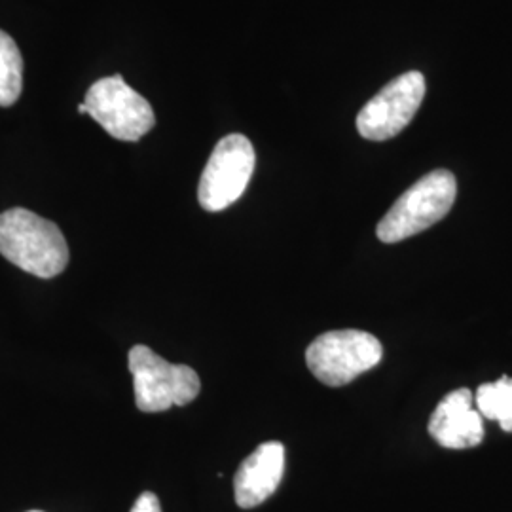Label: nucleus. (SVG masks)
<instances>
[{"instance_id": "nucleus-1", "label": "nucleus", "mask_w": 512, "mask_h": 512, "mask_svg": "<svg viewBox=\"0 0 512 512\" xmlns=\"http://www.w3.org/2000/svg\"><path fill=\"white\" fill-rule=\"evenodd\" d=\"M0 255L27 274L52 279L69 264V245L59 226L29 209L0 215Z\"/></svg>"}, {"instance_id": "nucleus-2", "label": "nucleus", "mask_w": 512, "mask_h": 512, "mask_svg": "<svg viewBox=\"0 0 512 512\" xmlns=\"http://www.w3.org/2000/svg\"><path fill=\"white\" fill-rule=\"evenodd\" d=\"M458 196L454 173L435 169L412 184L380 220L376 234L384 243L412 238L444 219Z\"/></svg>"}, {"instance_id": "nucleus-3", "label": "nucleus", "mask_w": 512, "mask_h": 512, "mask_svg": "<svg viewBox=\"0 0 512 512\" xmlns=\"http://www.w3.org/2000/svg\"><path fill=\"white\" fill-rule=\"evenodd\" d=\"M129 372L133 374L135 404L141 412H165L173 406L192 403L202 382L194 368L167 363L147 346L129 349Z\"/></svg>"}, {"instance_id": "nucleus-4", "label": "nucleus", "mask_w": 512, "mask_h": 512, "mask_svg": "<svg viewBox=\"0 0 512 512\" xmlns=\"http://www.w3.org/2000/svg\"><path fill=\"white\" fill-rule=\"evenodd\" d=\"M384 348L376 336L365 330H330L317 336L306 351L311 374L330 387L353 382L378 365Z\"/></svg>"}, {"instance_id": "nucleus-5", "label": "nucleus", "mask_w": 512, "mask_h": 512, "mask_svg": "<svg viewBox=\"0 0 512 512\" xmlns=\"http://www.w3.org/2000/svg\"><path fill=\"white\" fill-rule=\"evenodd\" d=\"M84 103L93 120L118 141H139L156 124L150 103L120 74L97 80L86 93Z\"/></svg>"}, {"instance_id": "nucleus-6", "label": "nucleus", "mask_w": 512, "mask_h": 512, "mask_svg": "<svg viewBox=\"0 0 512 512\" xmlns=\"http://www.w3.org/2000/svg\"><path fill=\"white\" fill-rule=\"evenodd\" d=\"M255 148L245 135L220 139L203 169L198 200L205 211L219 213L238 202L255 171Z\"/></svg>"}, {"instance_id": "nucleus-7", "label": "nucleus", "mask_w": 512, "mask_h": 512, "mask_svg": "<svg viewBox=\"0 0 512 512\" xmlns=\"http://www.w3.org/2000/svg\"><path fill=\"white\" fill-rule=\"evenodd\" d=\"M425 97V78L418 71L391 80L357 116V129L368 141H387L399 135L416 116Z\"/></svg>"}, {"instance_id": "nucleus-8", "label": "nucleus", "mask_w": 512, "mask_h": 512, "mask_svg": "<svg viewBox=\"0 0 512 512\" xmlns=\"http://www.w3.org/2000/svg\"><path fill=\"white\" fill-rule=\"evenodd\" d=\"M473 393L469 389H456L440 401L429 420V435L442 448L465 450L475 448L484 439V423L480 412L473 406Z\"/></svg>"}, {"instance_id": "nucleus-9", "label": "nucleus", "mask_w": 512, "mask_h": 512, "mask_svg": "<svg viewBox=\"0 0 512 512\" xmlns=\"http://www.w3.org/2000/svg\"><path fill=\"white\" fill-rule=\"evenodd\" d=\"M285 473V446L264 442L239 465L234 478L236 503L241 509H255L275 494Z\"/></svg>"}, {"instance_id": "nucleus-10", "label": "nucleus", "mask_w": 512, "mask_h": 512, "mask_svg": "<svg viewBox=\"0 0 512 512\" xmlns=\"http://www.w3.org/2000/svg\"><path fill=\"white\" fill-rule=\"evenodd\" d=\"M475 401L482 418L497 421L503 431L512 433V378L503 376L494 384L480 385Z\"/></svg>"}, {"instance_id": "nucleus-11", "label": "nucleus", "mask_w": 512, "mask_h": 512, "mask_svg": "<svg viewBox=\"0 0 512 512\" xmlns=\"http://www.w3.org/2000/svg\"><path fill=\"white\" fill-rule=\"evenodd\" d=\"M23 90V57L16 40L0 31V107H12Z\"/></svg>"}, {"instance_id": "nucleus-12", "label": "nucleus", "mask_w": 512, "mask_h": 512, "mask_svg": "<svg viewBox=\"0 0 512 512\" xmlns=\"http://www.w3.org/2000/svg\"><path fill=\"white\" fill-rule=\"evenodd\" d=\"M131 512H162L158 495L152 494V492L139 495V499L131 507Z\"/></svg>"}, {"instance_id": "nucleus-13", "label": "nucleus", "mask_w": 512, "mask_h": 512, "mask_svg": "<svg viewBox=\"0 0 512 512\" xmlns=\"http://www.w3.org/2000/svg\"><path fill=\"white\" fill-rule=\"evenodd\" d=\"M78 112H80V114H88V107H86V103H80V105H78Z\"/></svg>"}, {"instance_id": "nucleus-14", "label": "nucleus", "mask_w": 512, "mask_h": 512, "mask_svg": "<svg viewBox=\"0 0 512 512\" xmlns=\"http://www.w3.org/2000/svg\"><path fill=\"white\" fill-rule=\"evenodd\" d=\"M31 512H38V511H31Z\"/></svg>"}]
</instances>
